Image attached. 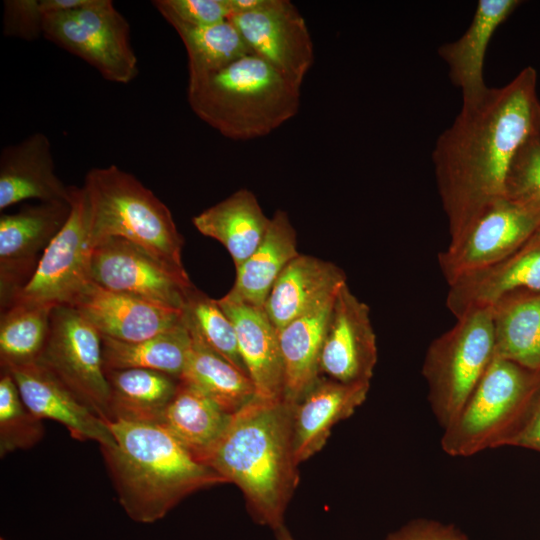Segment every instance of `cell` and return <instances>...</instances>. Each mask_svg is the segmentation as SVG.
Returning <instances> with one entry per match:
<instances>
[{"instance_id": "43", "label": "cell", "mask_w": 540, "mask_h": 540, "mask_svg": "<svg viewBox=\"0 0 540 540\" xmlns=\"http://www.w3.org/2000/svg\"><path fill=\"white\" fill-rule=\"evenodd\" d=\"M536 135L538 136L540 140V103L536 111Z\"/></svg>"}, {"instance_id": "41", "label": "cell", "mask_w": 540, "mask_h": 540, "mask_svg": "<svg viewBox=\"0 0 540 540\" xmlns=\"http://www.w3.org/2000/svg\"><path fill=\"white\" fill-rule=\"evenodd\" d=\"M265 0H228L231 15L254 11L264 4Z\"/></svg>"}, {"instance_id": "21", "label": "cell", "mask_w": 540, "mask_h": 540, "mask_svg": "<svg viewBox=\"0 0 540 540\" xmlns=\"http://www.w3.org/2000/svg\"><path fill=\"white\" fill-rule=\"evenodd\" d=\"M70 186L57 176L49 138L35 132L0 153V210L29 199L69 201Z\"/></svg>"}, {"instance_id": "1", "label": "cell", "mask_w": 540, "mask_h": 540, "mask_svg": "<svg viewBox=\"0 0 540 540\" xmlns=\"http://www.w3.org/2000/svg\"><path fill=\"white\" fill-rule=\"evenodd\" d=\"M537 71L522 69L509 83L462 104L432 151L437 189L450 239L506 195L513 161L536 134Z\"/></svg>"}, {"instance_id": "8", "label": "cell", "mask_w": 540, "mask_h": 540, "mask_svg": "<svg viewBox=\"0 0 540 540\" xmlns=\"http://www.w3.org/2000/svg\"><path fill=\"white\" fill-rule=\"evenodd\" d=\"M43 36L81 58L106 80L127 84L139 72L130 26L111 0L44 14Z\"/></svg>"}, {"instance_id": "4", "label": "cell", "mask_w": 540, "mask_h": 540, "mask_svg": "<svg viewBox=\"0 0 540 540\" xmlns=\"http://www.w3.org/2000/svg\"><path fill=\"white\" fill-rule=\"evenodd\" d=\"M187 101L195 115L221 135L247 141L293 118L301 87L249 53L218 71L188 78Z\"/></svg>"}, {"instance_id": "14", "label": "cell", "mask_w": 540, "mask_h": 540, "mask_svg": "<svg viewBox=\"0 0 540 540\" xmlns=\"http://www.w3.org/2000/svg\"><path fill=\"white\" fill-rule=\"evenodd\" d=\"M69 201L25 205L0 216V308H7L36 272L40 259L66 223Z\"/></svg>"}, {"instance_id": "36", "label": "cell", "mask_w": 540, "mask_h": 540, "mask_svg": "<svg viewBox=\"0 0 540 540\" xmlns=\"http://www.w3.org/2000/svg\"><path fill=\"white\" fill-rule=\"evenodd\" d=\"M152 4L171 26H210L231 15L228 0H156Z\"/></svg>"}, {"instance_id": "33", "label": "cell", "mask_w": 540, "mask_h": 540, "mask_svg": "<svg viewBox=\"0 0 540 540\" xmlns=\"http://www.w3.org/2000/svg\"><path fill=\"white\" fill-rule=\"evenodd\" d=\"M188 57V78L218 71L251 53L235 25L226 21L204 27L172 26Z\"/></svg>"}, {"instance_id": "34", "label": "cell", "mask_w": 540, "mask_h": 540, "mask_svg": "<svg viewBox=\"0 0 540 540\" xmlns=\"http://www.w3.org/2000/svg\"><path fill=\"white\" fill-rule=\"evenodd\" d=\"M182 321L192 337L247 374L234 325L218 300L193 286L182 307Z\"/></svg>"}, {"instance_id": "27", "label": "cell", "mask_w": 540, "mask_h": 540, "mask_svg": "<svg viewBox=\"0 0 540 540\" xmlns=\"http://www.w3.org/2000/svg\"><path fill=\"white\" fill-rule=\"evenodd\" d=\"M495 357L540 371V291H516L492 307Z\"/></svg>"}, {"instance_id": "6", "label": "cell", "mask_w": 540, "mask_h": 540, "mask_svg": "<svg viewBox=\"0 0 540 540\" xmlns=\"http://www.w3.org/2000/svg\"><path fill=\"white\" fill-rule=\"evenodd\" d=\"M539 390L540 371L494 357L458 418L443 430V451L453 457H469L509 446Z\"/></svg>"}, {"instance_id": "16", "label": "cell", "mask_w": 540, "mask_h": 540, "mask_svg": "<svg viewBox=\"0 0 540 540\" xmlns=\"http://www.w3.org/2000/svg\"><path fill=\"white\" fill-rule=\"evenodd\" d=\"M1 371L13 377L25 406L40 420H54L64 425L75 439L95 441L100 448L115 445L108 423L41 362L14 365Z\"/></svg>"}, {"instance_id": "18", "label": "cell", "mask_w": 540, "mask_h": 540, "mask_svg": "<svg viewBox=\"0 0 540 540\" xmlns=\"http://www.w3.org/2000/svg\"><path fill=\"white\" fill-rule=\"evenodd\" d=\"M70 306L77 309L101 335L123 342L151 338L182 322V310L119 294L92 281Z\"/></svg>"}, {"instance_id": "40", "label": "cell", "mask_w": 540, "mask_h": 540, "mask_svg": "<svg viewBox=\"0 0 540 540\" xmlns=\"http://www.w3.org/2000/svg\"><path fill=\"white\" fill-rule=\"evenodd\" d=\"M509 446L540 452V390L528 418Z\"/></svg>"}, {"instance_id": "3", "label": "cell", "mask_w": 540, "mask_h": 540, "mask_svg": "<svg viewBox=\"0 0 540 540\" xmlns=\"http://www.w3.org/2000/svg\"><path fill=\"white\" fill-rule=\"evenodd\" d=\"M107 423L115 445L100 449L118 501L133 521H158L191 493L226 483L161 424Z\"/></svg>"}, {"instance_id": "37", "label": "cell", "mask_w": 540, "mask_h": 540, "mask_svg": "<svg viewBox=\"0 0 540 540\" xmlns=\"http://www.w3.org/2000/svg\"><path fill=\"white\" fill-rule=\"evenodd\" d=\"M506 193L528 199L540 207V140L536 134L515 157Z\"/></svg>"}, {"instance_id": "32", "label": "cell", "mask_w": 540, "mask_h": 540, "mask_svg": "<svg viewBox=\"0 0 540 540\" xmlns=\"http://www.w3.org/2000/svg\"><path fill=\"white\" fill-rule=\"evenodd\" d=\"M52 304H13L0 315L1 369L37 362L44 351Z\"/></svg>"}, {"instance_id": "2", "label": "cell", "mask_w": 540, "mask_h": 540, "mask_svg": "<svg viewBox=\"0 0 540 540\" xmlns=\"http://www.w3.org/2000/svg\"><path fill=\"white\" fill-rule=\"evenodd\" d=\"M293 406L255 396L230 422L205 464L242 491L255 521L274 530L298 477L292 442Z\"/></svg>"}, {"instance_id": "13", "label": "cell", "mask_w": 540, "mask_h": 540, "mask_svg": "<svg viewBox=\"0 0 540 540\" xmlns=\"http://www.w3.org/2000/svg\"><path fill=\"white\" fill-rule=\"evenodd\" d=\"M251 53L298 87L314 62L309 28L289 0H265L258 9L228 18Z\"/></svg>"}, {"instance_id": "15", "label": "cell", "mask_w": 540, "mask_h": 540, "mask_svg": "<svg viewBox=\"0 0 540 540\" xmlns=\"http://www.w3.org/2000/svg\"><path fill=\"white\" fill-rule=\"evenodd\" d=\"M370 308L347 283L335 297L320 356V376L343 383H370L377 363Z\"/></svg>"}, {"instance_id": "30", "label": "cell", "mask_w": 540, "mask_h": 540, "mask_svg": "<svg viewBox=\"0 0 540 540\" xmlns=\"http://www.w3.org/2000/svg\"><path fill=\"white\" fill-rule=\"evenodd\" d=\"M179 380L200 390L231 415L256 396L254 385L247 374L192 336Z\"/></svg>"}, {"instance_id": "28", "label": "cell", "mask_w": 540, "mask_h": 540, "mask_svg": "<svg viewBox=\"0 0 540 540\" xmlns=\"http://www.w3.org/2000/svg\"><path fill=\"white\" fill-rule=\"evenodd\" d=\"M231 417L200 390L179 380L159 424L205 464Z\"/></svg>"}, {"instance_id": "12", "label": "cell", "mask_w": 540, "mask_h": 540, "mask_svg": "<svg viewBox=\"0 0 540 540\" xmlns=\"http://www.w3.org/2000/svg\"><path fill=\"white\" fill-rule=\"evenodd\" d=\"M90 279L104 289L177 310H182L194 286L187 273L119 237L103 239L93 246Z\"/></svg>"}, {"instance_id": "25", "label": "cell", "mask_w": 540, "mask_h": 540, "mask_svg": "<svg viewBox=\"0 0 540 540\" xmlns=\"http://www.w3.org/2000/svg\"><path fill=\"white\" fill-rule=\"evenodd\" d=\"M204 236L220 242L239 267L255 251L268 229V218L255 194L241 188L192 218Z\"/></svg>"}, {"instance_id": "11", "label": "cell", "mask_w": 540, "mask_h": 540, "mask_svg": "<svg viewBox=\"0 0 540 540\" xmlns=\"http://www.w3.org/2000/svg\"><path fill=\"white\" fill-rule=\"evenodd\" d=\"M69 202L71 210L66 223L44 251L32 279L9 306L71 305L91 281L92 244L83 187L70 186Z\"/></svg>"}, {"instance_id": "17", "label": "cell", "mask_w": 540, "mask_h": 540, "mask_svg": "<svg viewBox=\"0 0 540 540\" xmlns=\"http://www.w3.org/2000/svg\"><path fill=\"white\" fill-rule=\"evenodd\" d=\"M522 290L540 291V229L507 257L448 285L446 306L459 318Z\"/></svg>"}, {"instance_id": "42", "label": "cell", "mask_w": 540, "mask_h": 540, "mask_svg": "<svg viewBox=\"0 0 540 540\" xmlns=\"http://www.w3.org/2000/svg\"><path fill=\"white\" fill-rule=\"evenodd\" d=\"M275 534L277 540H296L284 526L275 530Z\"/></svg>"}, {"instance_id": "35", "label": "cell", "mask_w": 540, "mask_h": 540, "mask_svg": "<svg viewBox=\"0 0 540 540\" xmlns=\"http://www.w3.org/2000/svg\"><path fill=\"white\" fill-rule=\"evenodd\" d=\"M42 420L25 406L13 377L1 371L0 454L34 446L44 435Z\"/></svg>"}, {"instance_id": "29", "label": "cell", "mask_w": 540, "mask_h": 540, "mask_svg": "<svg viewBox=\"0 0 540 540\" xmlns=\"http://www.w3.org/2000/svg\"><path fill=\"white\" fill-rule=\"evenodd\" d=\"M110 388V420L159 423L179 379L148 369L106 370Z\"/></svg>"}, {"instance_id": "38", "label": "cell", "mask_w": 540, "mask_h": 540, "mask_svg": "<svg viewBox=\"0 0 540 540\" xmlns=\"http://www.w3.org/2000/svg\"><path fill=\"white\" fill-rule=\"evenodd\" d=\"M40 0H5L2 31L5 37L34 41L43 36Z\"/></svg>"}, {"instance_id": "20", "label": "cell", "mask_w": 540, "mask_h": 540, "mask_svg": "<svg viewBox=\"0 0 540 540\" xmlns=\"http://www.w3.org/2000/svg\"><path fill=\"white\" fill-rule=\"evenodd\" d=\"M218 302L234 325L239 352L256 396L283 400L284 365L279 333L264 307L225 295Z\"/></svg>"}, {"instance_id": "24", "label": "cell", "mask_w": 540, "mask_h": 540, "mask_svg": "<svg viewBox=\"0 0 540 540\" xmlns=\"http://www.w3.org/2000/svg\"><path fill=\"white\" fill-rule=\"evenodd\" d=\"M338 290L278 330L284 365L283 400L293 407L320 377L322 346Z\"/></svg>"}, {"instance_id": "44", "label": "cell", "mask_w": 540, "mask_h": 540, "mask_svg": "<svg viewBox=\"0 0 540 540\" xmlns=\"http://www.w3.org/2000/svg\"><path fill=\"white\" fill-rule=\"evenodd\" d=\"M0 540H4L3 538H1Z\"/></svg>"}, {"instance_id": "9", "label": "cell", "mask_w": 540, "mask_h": 540, "mask_svg": "<svg viewBox=\"0 0 540 540\" xmlns=\"http://www.w3.org/2000/svg\"><path fill=\"white\" fill-rule=\"evenodd\" d=\"M540 229V207L507 194L476 216L448 247L438 254V264L450 285L461 277L507 257Z\"/></svg>"}, {"instance_id": "23", "label": "cell", "mask_w": 540, "mask_h": 540, "mask_svg": "<svg viewBox=\"0 0 540 540\" xmlns=\"http://www.w3.org/2000/svg\"><path fill=\"white\" fill-rule=\"evenodd\" d=\"M347 283L332 262L299 253L280 273L264 304L279 330Z\"/></svg>"}, {"instance_id": "7", "label": "cell", "mask_w": 540, "mask_h": 540, "mask_svg": "<svg viewBox=\"0 0 540 540\" xmlns=\"http://www.w3.org/2000/svg\"><path fill=\"white\" fill-rule=\"evenodd\" d=\"M495 357L491 308L470 311L429 345L422 375L430 408L444 430L459 416Z\"/></svg>"}, {"instance_id": "5", "label": "cell", "mask_w": 540, "mask_h": 540, "mask_svg": "<svg viewBox=\"0 0 540 540\" xmlns=\"http://www.w3.org/2000/svg\"><path fill=\"white\" fill-rule=\"evenodd\" d=\"M93 246L119 237L143 248L171 268L182 263L183 237L169 208L134 175L116 165L93 168L84 179Z\"/></svg>"}, {"instance_id": "19", "label": "cell", "mask_w": 540, "mask_h": 540, "mask_svg": "<svg viewBox=\"0 0 540 540\" xmlns=\"http://www.w3.org/2000/svg\"><path fill=\"white\" fill-rule=\"evenodd\" d=\"M370 383H343L324 376L293 407L292 442L296 464L320 451L333 426L366 400Z\"/></svg>"}, {"instance_id": "39", "label": "cell", "mask_w": 540, "mask_h": 540, "mask_svg": "<svg viewBox=\"0 0 540 540\" xmlns=\"http://www.w3.org/2000/svg\"><path fill=\"white\" fill-rule=\"evenodd\" d=\"M385 540H470L453 524L434 519H412L387 535Z\"/></svg>"}, {"instance_id": "22", "label": "cell", "mask_w": 540, "mask_h": 540, "mask_svg": "<svg viewBox=\"0 0 540 540\" xmlns=\"http://www.w3.org/2000/svg\"><path fill=\"white\" fill-rule=\"evenodd\" d=\"M520 3L518 0L478 1L465 32L438 48V55L448 66L452 84L461 92L462 104L476 102L488 91L483 69L489 43Z\"/></svg>"}, {"instance_id": "26", "label": "cell", "mask_w": 540, "mask_h": 540, "mask_svg": "<svg viewBox=\"0 0 540 540\" xmlns=\"http://www.w3.org/2000/svg\"><path fill=\"white\" fill-rule=\"evenodd\" d=\"M296 237L287 212L277 210L261 243L236 268L234 284L225 296L263 307L280 273L299 254Z\"/></svg>"}, {"instance_id": "10", "label": "cell", "mask_w": 540, "mask_h": 540, "mask_svg": "<svg viewBox=\"0 0 540 540\" xmlns=\"http://www.w3.org/2000/svg\"><path fill=\"white\" fill-rule=\"evenodd\" d=\"M99 417L110 420L102 337L70 305H56L50 318L48 339L39 359Z\"/></svg>"}, {"instance_id": "31", "label": "cell", "mask_w": 540, "mask_h": 540, "mask_svg": "<svg viewBox=\"0 0 540 540\" xmlns=\"http://www.w3.org/2000/svg\"><path fill=\"white\" fill-rule=\"evenodd\" d=\"M102 337L104 368L148 369L179 379L191 346V336L183 321L173 329L138 342Z\"/></svg>"}]
</instances>
